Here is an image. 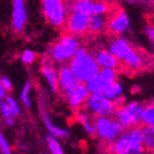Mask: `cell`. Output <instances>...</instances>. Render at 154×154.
<instances>
[{
    "label": "cell",
    "instance_id": "2",
    "mask_svg": "<svg viewBox=\"0 0 154 154\" xmlns=\"http://www.w3.org/2000/svg\"><path fill=\"white\" fill-rule=\"evenodd\" d=\"M143 110V106L137 101H131L126 106L122 107L121 109L116 110V121L125 127H131V126L137 125L141 123V113Z\"/></svg>",
    "mask_w": 154,
    "mask_h": 154
},
{
    "label": "cell",
    "instance_id": "21",
    "mask_svg": "<svg viewBox=\"0 0 154 154\" xmlns=\"http://www.w3.org/2000/svg\"><path fill=\"white\" fill-rule=\"evenodd\" d=\"M91 0H79L75 1L72 5V12L75 13H82V14H86L90 16V9L92 5Z\"/></svg>",
    "mask_w": 154,
    "mask_h": 154
},
{
    "label": "cell",
    "instance_id": "18",
    "mask_svg": "<svg viewBox=\"0 0 154 154\" xmlns=\"http://www.w3.org/2000/svg\"><path fill=\"white\" fill-rule=\"evenodd\" d=\"M43 119H44V124H45L48 131L51 133L52 137H54V138H56V137H60V138H63V137H68V136H69V133H68L66 129L59 128V127L55 126L54 124L51 122V120H50V119L48 118L46 116H44Z\"/></svg>",
    "mask_w": 154,
    "mask_h": 154
},
{
    "label": "cell",
    "instance_id": "26",
    "mask_svg": "<svg viewBox=\"0 0 154 154\" xmlns=\"http://www.w3.org/2000/svg\"><path fill=\"white\" fill-rule=\"evenodd\" d=\"M29 92H30V83L27 82V83H25V85H24L23 91H22V96H21L24 105H25L27 108L30 107V101H29Z\"/></svg>",
    "mask_w": 154,
    "mask_h": 154
},
{
    "label": "cell",
    "instance_id": "17",
    "mask_svg": "<svg viewBox=\"0 0 154 154\" xmlns=\"http://www.w3.org/2000/svg\"><path fill=\"white\" fill-rule=\"evenodd\" d=\"M43 72V75L45 78V80L49 83L50 88L53 92H56L57 91V71L53 68V67L46 66L43 67L42 69Z\"/></svg>",
    "mask_w": 154,
    "mask_h": 154
},
{
    "label": "cell",
    "instance_id": "25",
    "mask_svg": "<svg viewBox=\"0 0 154 154\" xmlns=\"http://www.w3.org/2000/svg\"><path fill=\"white\" fill-rule=\"evenodd\" d=\"M127 136H128V138L131 139L133 141L142 144V129L140 128V127L131 128V131L127 133Z\"/></svg>",
    "mask_w": 154,
    "mask_h": 154
},
{
    "label": "cell",
    "instance_id": "13",
    "mask_svg": "<svg viewBox=\"0 0 154 154\" xmlns=\"http://www.w3.org/2000/svg\"><path fill=\"white\" fill-rule=\"evenodd\" d=\"M123 63L131 70H139L141 69L144 65V58L141 55V53L137 50L131 49L129 53L126 55Z\"/></svg>",
    "mask_w": 154,
    "mask_h": 154
},
{
    "label": "cell",
    "instance_id": "10",
    "mask_svg": "<svg viewBox=\"0 0 154 154\" xmlns=\"http://www.w3.org/2000/svg\"><path fill=\"white\" fill-rule=\"evenodd\" d=\"M27 13L23 0H14L13 1V28L16 31H21L24 27Z\"/></svg>",
    "mask_w": 154,
    "mask_h": 154
},
{
    "label": "cell",
    "instance_id": "5",
    "mask_svg": "<svg viewBox=\"0 0 154 154\" xmlns=\"http://www.w3.org/2000/svg\"><path fill=\"white\" fill-rule=\"evenodd\" d=\"M43 12L46 20L55 27H60L66 21V7L60 0H44L42 1Z\"/></svg>",
    "mask_w": 154,
    "mask_h": 154
},
{
    "label": "cell",
    "instance_id": "24",
    "mask_svg": "<svg viewBox=\"0 0 154 154\" xmlns=\"http://www.w3.org/2000/svg\"><path fill=\"white\" fill-rule=\"evenodd\" d=\"M46 141H48L50 151H51L52 154H64L62 146H60L59 142L56 140V138H54V137H52V136H48Z\"/></svg>",
    "mask_w": 154,
    "mask_h": 154
},
{
    "label": "cell",
    "instance_id": "27",
    "mask_svg": "<svg viewBox=\"0 0 154 154\" xmlns=\"http://www.w3.org/2000/svg\"><path fill=\"white\" fill-rule=\"evenodd\" d=\"M5 103H7V105H8L9 109H10V111H11V116H17L18 113H20V108H18V106L15 100L11 97H7V101H5Z\"/></svg>",
    "mask_w": 154,
    "mask_h": 154
},
{
    "label": "cell",
    "instance_id": "31",
    "mask_svg": "<svg viewBox=\"0 0 154 154\" xmlns=\"http://www.w3.org/2000/svg\"><path fill=\"white\" fill-rule=\"evenodd\" d=\"M0 84H1V88L5 91H10L12 88V83H11V80L7 77H3L2 79H0Z\"/></svg>",
    "mask_w": 154,
    "mask_h": 154
},
{
    "label": "cell",
    "instance_id": "12",
    "mask_svg": "<svg viewBox=\"0 0 154 154\" xmlns=\"http://www.w3.org/2000/svg\"><path fill=\"white\" fill-rule=\"evenodd\" d=\"M96 64L98 65L99 69L101 68H107V69H116L119 66V62L116 57L111 55L108 51L106 50H101V51H98L97 53L94 56Z\"/></svg>",
    "mask_w": 154,
    "mask_h": 154
},
{
    "label": "cell",
    "instance_id": "4",
    "mask_svg": "<svg viewBox=\"0 0 154 154\" xmlns=\"http://www.w3.org/2000/svg\"><path fill=\"white\" fill-rule=\"evenodd\" d=\"M94 125L96 128V134L109 141H116L124 131L123 126L116 120L103 116H98Z\"/></svg>",
    "mask_w": 154,
    "mask_h": 154
},
{
    "label": "cell",
    "instance_id": "11",
    "mask_svg": "<svg viewBox=\"0 0 154 154\" xmlns=\"http://www.w3.org/2000/svg\"><path fill=\"white\" fill-rule=\"evenodd\" d=\"M78 81L73 77L68 66H62L59 71L57 72V88H59L64 92L71 88Z\"/></svg>",
    "mask_w": 154,
    "mask_h": 154
},
{
    "label": "cell",
    "instance_id": "29",
    "mask_svg": "<svg viewBox=\"0 0 154 154\" xmlns=\"http://www.w3.org/2000/svg\"><path fill=\"white\" fill-rule=\"evenodd\" d=\"M0 149H1L3 154H11L10 146H9L7 140H5V137H3L1 134H0Z\"/></svg>",
    "mask_w": 154,
    "mask_h": 154
},
{
    "label": "cell",
    "instance_id": "7",
    "mask_svg": "<svg viewBox=\"0 0 154 154\" xmlns=\"http://www.w3.org/2000/svg\"><path fill=\"white\" fill-rule=\"evenodd\" d=\"M88 15L82 13L72 12L67 20V27L68 30L73 35H81L85 32L88 28Z\"/></svg>",
    "mask_w": 154,
    "mask_h": 154
},
{
    "label": "cell",
    "instance_id": "9",
    "mask_svg": "<svg viewBox=\"0 0 154 154\" xmlns=\"http://www.w3.org/2000/svg\"><path fill=\"white\" fill-rule=\"evenodd\" d=\"M108 28L111 32L116 33V35H121V33L127 31L129 28V18L127 14L123 11L116 12L109 21Z\"/></svg>",
    "mask_w": 154,
    "mask_h": 154
},
{
    "label": "cell",
    "instance_id": "15",
    "mask_svg": "<svg viewBox=\"0 0 154 154\" xmlns=\"http://www.w3.org/2000/svg\"><path fill=\"white\" fill-rule=\"evenodd\" d=\"M101 94H103V96L106 99L114 103L116 100H118L122 96V94H123V88H122V85L120 83L116 81V82H113L112 84L109 85L108 88H106Z\"/></svg>",
    "mask_w": 154,
    "mask_h": 154
},
{
    "label": "cell",
    "instance_id": "1",
    "mask_svg": "<svg viewBox=\"0 0 154 154\" xmlns=\"http://www.w3.org/2000/svg\"><path fill=\"white\" fill-rule=\"evenodd\" d=\"M68 67L75 80L83 84L88 82L91 78L97 75L99 71V67L96 64L94 56L88 53L81 57L73 56Z\"/></svg>",
    "mask_w": 154,
    "mask_h": 154
},
{
    "label": "cell",
    "instance_id": "6",
    "mask_svg": "<svg viewBox=\"0 0 154 154\" xmlns=\"http://www.w3.org/2000/svg\"><path fill=\"white\" fill-rule=\"evenodd\" d=\"M65 95L72 108H79L86 101L90 93L83 83L77 82L71 88L65 92Z\"/></svg>",
    "mask_w": 154,
    "mask_h": 154
},
{
    "label": "cell",
    "instance_id": "33",
    "mask_svg": "<svg viewBox=\"0 0 154 154\" xmlns=\"http://www.w3.org/2000/svg\"><path fill=\"white\" fill-rule=\"evenodd\" d=\"M5 123L8 124V125H12V124L14 123V120H13L12 118H8V119H5Z\"/></svg>",
    "mask_w": 154,
    "mask_h": 154
},
{
    "label": "cell",
    "instance_id": "14",
    "mask_svg": "<svg viewBox=\"0 0 154 154\" xmlns=\"http://www.w3.org/2000/svg\"><path fill=\"white\" fill-rule=\"evenodd\" d=\"M106 26V17L103 15H90L88 21V28L90 32L97 33L103 31Z\"/></svg>",
    "mask_w": 154,
    "mask_h": 154
},
{
    "label": "cell",
    "instance_id": "28",
    "mask_svg": "<svg viewBox=\"0 0 154 154\" xmlns=\"http://www.w3.org/2000/svg\"><path fill=\"white\" fill-rule=\"evenodd\" d=\"M35 58H36V54L31 50H25L22 55V60L25 64H30L35 60Z\"/></svg>",
    "mask_w": 154,
    "mask_h": 154
},
{
    "label": "cell",
    "instance_id": "23",
    "mask_svg": "<svg viewBox=\"0 0 154 154\" xmlns=\"http://www.w3.org/2000/svg\"><path fill=\"white\" fill-rule=\"evenodd\" d=\"M78 119H79V121L83 124L85 131H88V134H91V135H96L95 125H94L92 122H90L88 116H85V114H83V113H80L79 116H78Z\"/></svg>",
    "mask_w": 154,
    "mask_h": 154
},
{
    "label": "cell",
    "instance_id": "16",
    "mask_svg": "<svg viewBox=\"0 0 154 154\" xmlns=\"http://www.w3.org/2000/svg\"><path fill=\"white\" fill-rule=\"evenodd\" d=\"M129 140L127 134H122L113 144V151L116 154H128Z\"/></svg>",
    "mask_w": 154,
    "mask_h": 154
},
{
    "label": "cell",
    "instance_id": "8",
    "mask_svg": "<svg viewBox=\"0 0 154 154\" xmlns=\"http://www.w3.org/2000/svg\"><path fill=\"white\" fill-rule=\"evenodd\" d=\"M131 49L133 48L127 40H125L124 38H116L109 44L108 52L118 59V62H123Z\"/></svg>",
    "mask_w": 154,
    "mask_h": 154
},
{
    "label": "cell",
    "instance_id": "19",
    "mask_svg": "<svg viewBox=\"0 0 154 154\" xmlns=\"http://www.w3.org/2000/svg\"><path fill=\"white\" fill-rule=\"evenodd\" d=\"M142 129V146L146 149L153 150L154 146V129L149 126H144Z\"/></svg>",
    "mask_w": 154,
    "mask_h": 154
},
{
    "label": "cell",
    "instance_id": "3",
    "mask_svg": "<svg viewBox=\"0 0 154 154\" xmlns=\"http://www.w3.org/2000/svg\"><path fill=\"white\" fill-rule=\"evenodd\" d=\"M79 49V42L73 36H64L52 49V57L58 63L71 60Z\"/></svg>",
    "mask_w": 154,
    "mask_h": 154
},
{
    "label": "cell",
    "instance_id": "32",
    "mask_svg": "<svg viewBox=\"0 0 154 154\" xmlns=\"http://www.w3.org/2000/svg\"><path fill=\"white\" fill-rule=\"evenodd\" d=\"M146 35H148V37H150V40L153 42V40H154V30H153V28H152V27H146Z\"/></svg>",
    "mask_w": 154,
    "mask_h": 154
},
{
    "label": "cell",
    "instance_id": "34",
    "mask_svg": "<svg viewBox=\"0 0 154 154\" xmlns=\"http://www.w3.org/2000/svg\"><path fill=\"white\" fill-rule=\"evenodd\" d=\"M5 91L3 90V88H1V85H0V99L5 97Z\"/></svg>",
    "mask_w": 154,
    "mask_h": 154
},
{
    "label": "cell",
    "instance_id": "30",
    "mask_svg": "<svg viewBox=\"0 0 154 154\" xmlns=\"http://www.w3.org/2000/svg\"><path fill=\"white\" fill-rule=\"evenodd\" d=\"M0 109H1L2 116H5V119L12 118V116H11V111H10V109H9L8 105H7L5 101H1V103H0Z\"/></svg>",
    "mask_w": 154,
    "mask_h": 154
},
{
    "label": "cell",
    "instance_id": "35",
    "mask_svg": "<svg viewBox=\"0 0 154 154\" xmlns=\"http://www.w3.org/2000/svg\"><path fill=\"white\" fill-rule=\"evenodd\" d=\"M0 85H1V84H0Z\"/></svg>",
    "mask_w": 154,
    "mask_h": 154
},
{
    "label": "cell",
    "instance_id": "22",
    "mask_svg": "<svg viewBox=\"0 0 154 154\" xmlns=\"http://www.w3.org/2000/svg\"><path fill=\"white\" fill-rule=\"evenodd\" d=\"M108 12V5L103 2H92L90 15H103Z\"/></svg>",
    "mask_w": 154,
    "mask_h": 154
},
{
    "label": "cell",
    "instance_id": "20",
    "mask_svg": "<svg viewBox=\"0 0 154 154\" xmlns=\"http://www.w3.org/2000/svg\"><path fill=\"white\" fill-rule=\"evenodd\" d=\"M141 122L146 126L153 128L154 126V107L152 105L143 107L141 113Z\"/></svg>",
    "mask_w": 154,
    "mask_h": 154
}]
</instances>
